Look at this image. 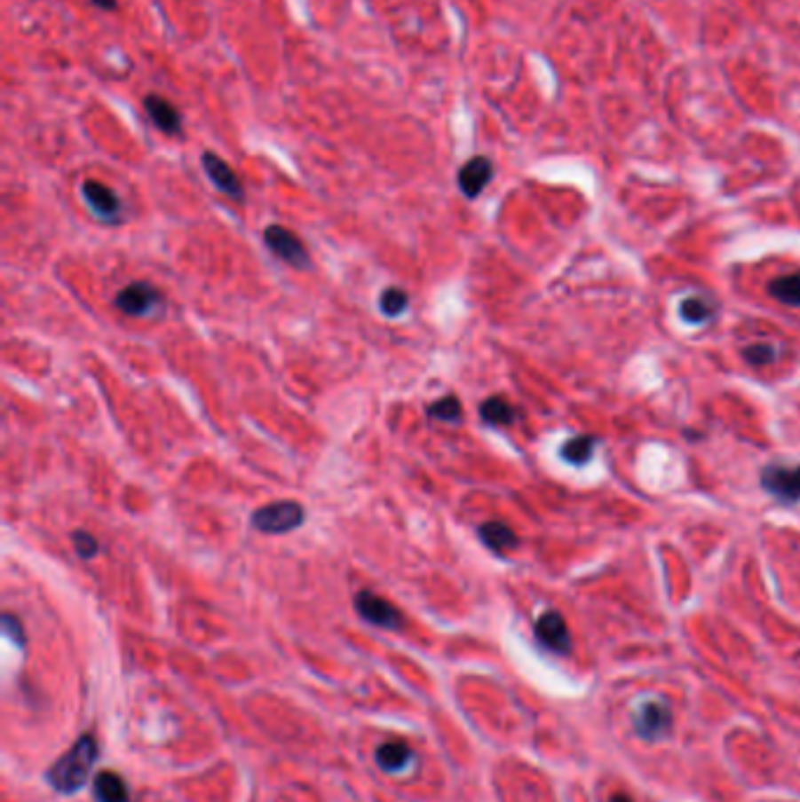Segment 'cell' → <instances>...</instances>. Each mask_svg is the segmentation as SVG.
Here are the masks:
<instances>
[{
  "mask_svg": "<svg viewBox=\"0 0 800 802\" xmlns=\"http://www.w3.org/2000/svg\"><path fill=\"white\" fill-rule=\"evenodd\" d=\"M83 200H85L94 216L101 218V221H108V224L118 221L120 214H123V202H120V198L108 188V185L101 184V181H92V178L85 181V184H83Z\"/></svg>",
  "mask_w": 800,
  "mask_h": 802,
  "instance_id": "6",
  "label": "cell"
},
{
  "mask_svg": "<svg viewBox=\"0 0 800 802\" xmlns=\"http://www.w3.org/2000/svg\"><path fill=\"white\" fill-rule=\"evenodd\" d=\"M73 549H75L80 559H94L99 554V542L94 535L85 533V531H75L73 533Z\"/></svg>",
  "mask_w": 800,
  "mask_h": 802,
  "instance_id": "22",
  "label": "cell"
},
{
  "mask_svg": "<svg viewBox=\"0 0 800 802\" xmlns=\"http://www.w3.org/2000/svg\"><path fill=\"white\" fill-rule=\"evenodd\" d=\"M162 305V294L153 284L134 282L115 296V308L130 317H148Z\"/></svg>",
  "mask_w": 800,
  "mask_h": 802,
  "instance_id": "4",
  "label": "cell"
},
{
  "mask_svg": "<svg viewBox=\"0 0 800 802\" xmlns=\"http://www.w3.org/2000/svg\"><path fill=\"white\" fill-rule=\"evenodd\" d=\"M202 167L204 171H207L210 181L217 185L218 191L226 193L228 198L235 200L242 198V184H240V178H237V174L233 171V167L226 165L218 155H214V153H204Z\"/></svg>",
  "mask_w": 800,
  "mask_h": 802,
  "instance_id": "8",
  "label": "cell"
},
{
  "mask_svg": "<svg viewBox=\"0 0 800 802\" xmlns=\"http://www.w3.org/2000/svg\"><path fill=\"white\" fill-rule=\"evenodd\" d=\"M92 3L101 10H115V5H118V0H92Z\"/></svg>",
  "mask_w": 800,
  "mask_h": 802,
  "instance_id": "25",
  "label": "cell"
},
{
  "mask_svg": "<svg viewBox=\"0 0 800 802\" xmlns=\"http://www.w3.org/2000/svg\"><path fill=\"white\" fill-rule=\"evenodd\" d=\"M376 760H378L383 772H401V769H407L408 765L414 763V751L408 749V743L404 742H387L378 749Z\"/></svg>",
  "mask_w": 800,
  "mask_h": 802,
  "instance_id": "12",
  "label": "cell"
},
{
  "mask_svg": "<svg viewBox=\"0 0 800 802\" xmlns=\"http://www.w3.org/2000/svg\"><path fill=\"white\" fill-rule=\"evenodd\" d=\"M638 725H641V730H646L648 735H653V732L657 730H664V725H667V711H664L662 706H653V704H648V706L643 709V720Z\"/></svg>",
  "mask_w": 800,
  "mask_h": 802,
  "instance_id": "21",
  "label": "cell"
},
{
  "mask_svg": "<svg viewBox=\"0 0 800 802\" xmlns=\"http://www.w3.org/2000/svg\"><path fill=\"white\" fill-rule=\"evenodd\" d=\"M597 446V439L590 435H582V436H575V439H568L561 448V455H564V460L573 462V465H584V462L591 458V451Z\"/></svg>",
  "mask_w": 800,
  "mask_h": 802,
  "instance_id": "17",
  "label": "cell"
},
{
  "mask_svg": "<svg viewBox=\"0 0 800 802\" xmlns=\"http://www.w3.org/2000/svg\"><path fill=\"white\" fill-rule=\"evenodd\" d=\"M354 608L367 619L368 625L381 626V629H401L404 615L383 596H376L374 592H360L354 596Z\"/></svg>",
  "mask_w": 800,
  "mask_h": 802,
  "instance_id": "5",
  "label": "cell"
},
{
  "mask_svg": "<svg viewBox=\"0 0 800 802\" xmlns=\"http://www.w3.org/2000/svg\"><path fill=\"white\" fill-rule=\"evenodd\" d=\"M94 796L99 802H130L125 782L113 772H101L94 779Z\"/></svg>",
  "mask_w": 800,
  "mask_h": 802,
  "instance_id": "14",
  "label": "cell"
},
{
  "mask_svg": "<svg viewBox=\"0 0 800 802\" xmlns=\"http://www.w3.org/2000/svg\"><path fill=\"white\" fill-rule=\"evenodd\" d=\"M427 415L440 422H458L460 415H463V406H460L458 397L448 395L434 401L432 406L427 408Z\"/></svg>",
  "mask_w": 800,
  "mask_h": 802,
  "instance_id": "18",
  "label": "cell"
},
{
  "mask_svg": "<svg viewBox=\"0 0 800 802\" xmlns=\"http://www.w3.org/2000/svg\"><path fill=\"white\" fill-rule=\"evenodd\" d=\"M97 756V739L92 735H83L78 742L73 743L71 751L52 765L47 782L59 793H75L85 786V782L92 774Z\"/></svg>",
  "mask_w": 800,
  "mask_h": 802,
  "instance_id": "1",
  "label": "cell"
},
{
  "mask_svg": "<svg viewBox=\"0 0 800 802\" xmlns=\"http://www.w3.org/2000/svg\"><path fill=\"white\" fill-rule=\"evenodd\" d=\"M381 312L387 317H400L408 308V296L397 287H390L381 294Z\"/></svg>",
  "mask_w": 800,
  "mask_h": 802,
  "instance_id": "19",
  "label": "cell"
},
{
  "mask_svg": "<svg viewBox=\"0 0 800 802\" xmlns=\"http://www.w3.org/2000/svg\"><path fill=\"white\" fill-rule=\"evenodd\" d=\"M610 802H631V800H630V798H624V796H615Z\"/></svg>",
  "mask_w": 800,
  "mask_h": 802,
  "instance_id": "26",
  "label": "cell"
},
{
  "mask_svg": "<svg viewBox=\"0 0 800 802\" xmlns=\"http://www.w3.org/2000/svg\"><path fill=\"white\" fill-rule=\"evenodd\" d=\"M479 415L486 425H495V428H505V425H512L517 421V411L500 397L486 399L479 406Z\"/></svg>",
  "mask_w": 800,
  "mask_h": 802,
  "instance_id": "15",
  "label": "cell"
},
{
  "mask_svg": "<svg viewBox=\"0 0 800 802\" xmlns=\"http://www.w3.org/2000/svg\"><path fill=\"white\" fill-rule=\"evenodd\" d=\"M144 106L146 113H148V118L153 120V125L158 127L160 132L164 134L181 132V115H178V111L174 108V104H170L164 97L151 94V97H146L144 99Z\"/></svg>",
  "mask_w": 800,
  "mask_h": 802,
  "instance_id": "11",
  "label": "cell"
},
{
  "mask_svg": "<svg viewBox=\"0 0 800 802\" xmlns=\"http://www.w3.org/2000/svg\"><path fill=\"white\" fill-rule=\"evenodd\" d=\"M491 178H493L491 160L484 158V155H477V158H472L470 162L463 165V169H460L458 174V185L460 191H463V195H467V198H477L486 185H488Z\"/></svg>",
  "mask_w": 800,
  "mask_h": 802,
  "instance_id": "10",
  "label": "cell"
},
{
  "mask_svg": "<svg viewBox=\"0 0 800 802\" xmlns=\"http://www.w3.org/2000/svg\"><path fill=\"white\" fill-rule=\"evenodd\" d=\"M774 357H777V350L768 342H758V345H751V348L744 350V359L754 366H765V364H772Z\"/></svg>",
  "mask_w": 800,
  "mask_h": 802,
  "instance_id": "23",
  "label": "cell"
},
{
  "mask_svg": "<svg viewBox=\"0 0 800 802\" xmlns=\"http://www.w3.org/2000/svg\"><path fill=\"white\" fill-rule=\"evenodd\" d=\"M263 240H265V247H268L280 261L291 265V268L301 270L310 265L308 249H305V244L301 242V237H296L294 232L289 231V228H284V225H268L265 232H263Z\"/></svg>",
  "mask_w": 800,
  "mask_h": 802,
  "instance_id": "3",
  "label": "cell"
},
{
  "mask_svg": "<svg viewBox=\"0 0 800 802\" xmlns=\"http://www.w3.org/2000/svg\"><path fill=\"white\" fill-rule=\"evenodd\" d=\"M305 521V509L294 500L270 502L251 516V526L268 535H282L296 531Z\"/></svg>",
  "mask_w": 800,
  "mask_h": 802,
  "instance_id": "2",
  "label": "cell"
},
{
  "mask_svg": "<svg viewBox=\"0 0 800 802\" xmlns=\"http://www.w3.org/2000/svg\"><path fill=\"white\" fill-rule=\"evenodd\" d=\"M681 315L690 324H702L711 317V308H709V303H704L702 298H688V301H683Z\"/></svg>",
  "mask_w": 800,
  "mask_h": 802,
  "instance_id": "20",
  "label": "cell"
},
{
  "mask_svg": "<svg viewBox=\"0 0 800 802\" xmlns=\"http://www.w3.org/2000/svg\"><path fill=\"white\" fill-rule=\"evenodd\" d=\"M479 538L488 549L493 552H507V549H514L519 545V538L514 535V531L505 523H500V521H488L484 526L479 528Z\"/></svg>",
  "mask_w": 800,
  "mask_h": 802,
  "instance_id": "13",
  "label": "cell"
},
{
  "mask_svg": "<svg viewBox=\"0 0 800 802\" xmlns=\"http://www.w3.org/2000/svg\"><path fill=\"white\" fill-rule=\"evenodd\" d=\"M770 294L780 303H784V305L800 308V272L772 279L770 282Z\"/></svg>",
  "mask_w": 800,
  "mask_h": 802,
  "instance_id": "16",
  "label": "cell"
},
{
  "mask_svg": "<svg viewBox=\"0 0 800 802\" xmlns=\"http://www.w3.org/2000/svg\"><path fill=\"white\" fill-rule=\"evenodd\" d=\"M3 629H5L7 636L12 633V636L17 638V643H24V632H21V622L17 617H14V615H10V612H5V615H3Z\"/></svg>",
  "mask_w": 800,
  "mask_h": 802,
  "instance_id": "24",
  "label": "cell"
},
{
  "mask_svg": "<svg viewBox=\"0 0 800 802\" xmlns=\"http://www.w3.org/2000/svg\"><path fill=\"white\" fill-rule=\"evenodd\" d=\"M535 636L544 648L554 652H568L571 648V636H568L564 617L558 612H544L535 625Z\"/></svg>",
  "mask_w": 800,
  "mask_h": 802,
  "instance_id": "9",
  "label": "cell"
},
{
  "mask_svg": "<svg viewBox=\"0 0 800 802\" xmlns=\"http://www.w3.org/2000/svg\"><path fill=\"white\" fill-rule=\"evenodd\" d=\"M763 486L781 502L800 500V468H768L763 472Z\"/></svg>",
  "mask_w": 800,
  "mask_h": 802,
  "instance_id": "7",
  "label": "cell"
}]
</instances>
